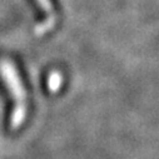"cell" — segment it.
<instances>
[{"mask_svg":"<svg viewBox=\"0 0 159 159\" xmlns=\"http://www.w3.org/2000/svg\"><path fill=\"white\" fill-rule=\"evenodd\" d=\"M0 74L7 82V87L16 103L11 115V128H18L25 118V90L19 80L18 73L13 69L10 63L3 61L0 64Z\"/></svg>","mask_w":159,"mask_h":159,"instance_id":"1","label":"cell"}]
</instances>
